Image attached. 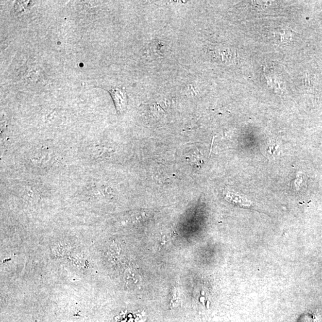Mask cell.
<instances>
[{"label":"cell","mask_w":322,"mask_h":322,"mask_svg":"<svg viewBox=\"0 0 322 322\" xmlns=\"http://www.w3.org/2000/svg\"><path fill=\"white\" fill-rule=\"evenodd\" d=\"M315 318L311 315H305L300 318L298 322H315Z\"/></svg>","instance_id":"3"},{"label":"cell","mask_w":322,"mask_h":322,"mask_svg":"<svg viewBox=\"0 0 322 322\" xmlns=\"http://www.w3.org/2000/svg\"><path fill=\"white\" fill-rule=\"evenodd\" d=\"M224 194L225 198L227 201L239 206L240 207L250 208L252 205V203L248 200L240 197L239 195H235L234 193L230 192L229 190H227L226 192H224Z\"/></svg>","instance_id":"2"},{"label":"cell","mask_w":322,"mask_h":322,"mask_svg":"<svg viewBox=\"0 0 322 322\" xmlns=\"http://www.w3.org/2000/svg\"><path fill=\"white\" fill-rule=\"evenodd\" d=\"M113 99L118 113L122 114L127 106V95L126 92L121 88H114L109 90Z\"/></svg>","instance_id":"1"}]
</instances>
